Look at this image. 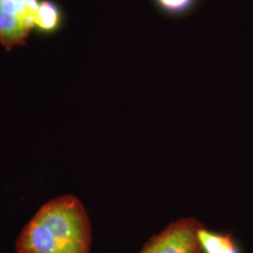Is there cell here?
I'll use <instances>...</instances> for the list:
<instances>
[{"label":"cell","instance_id":"obj_1","mask_svg":"<svg viewBox=\"0 0 253 253\" xmlns=\"http://www.w3.org/2000/svg\"><path fill=\"white\" fill-rule=\"evenodd\" d=\"M91 221L74 195L47 201L25 224L15 240L17 253H90Z\"/></svg>","mask_w":253,"mask_h":253},{"label":"cell","instance_id":"obj_2","mask_svg":"<svg viewBox=\"0 0 253 253\" xmlns=\"http://www.w3.org/2000/svg\"><path fill=\"white\" fill-rule=\"evenodd\" d=\"M39 0H0V45L6 50L26 45Z\"/></svg>","mask_w":253,"mask_h":253},{"label":"cell","instance_id":"obj_3","mask_svg":"<svg viewBox=\"0 0 253 253\" xmlns=\"http://www.w3.org/2000/svg\"><path fill=\"white\" fill-rule=\"evenodd\" d=\"M202 225L194 217L179 218L151 237L138 253H201L197 232Z\"/></svg>","mask_w":253,"mask_h":253},{"label":"cell","instance_id":"obj_4","mask_svg":"<svg viewBox=\"0 0 253 253\" xmlns=\"http://www.w3.org/2000/svg\"><path fill=\"white\" fill-rule=\"evenodd\" d=\"M197 238L201 253H243L232 233L218 232L202 225L197 232Z\"/></svg>","mask_w":253,"mask_h":253},{"label":"cell","instance_id":"obj_5","mask_svg":"<svg viewBox=\"0 0 253 253\" xmlns=\"http://www.w3.org/2000/svg\"><path fill=\"white\" fill-rule=\"evenodd\" d=\"M61 24V12L53 1L42 0L40 1L36 14L34 27L42 33H53Z\"/></svg>","mask_w":253,"mask_h":253},{"label":"cell","instance_id":"obj_6","mask_svg":"<svg viewBox=\"0 0 253 253\" xmlns=\"http://www.w3.org/2000/svg\"><path fill=\"white\" fill-rule=\"evenodd\" d=\"M197 1L198 0H155L161 11L173 17L186 14L195 7Z\"/></svg>","mask_w":253,"mask_h":253}]
</instances>
